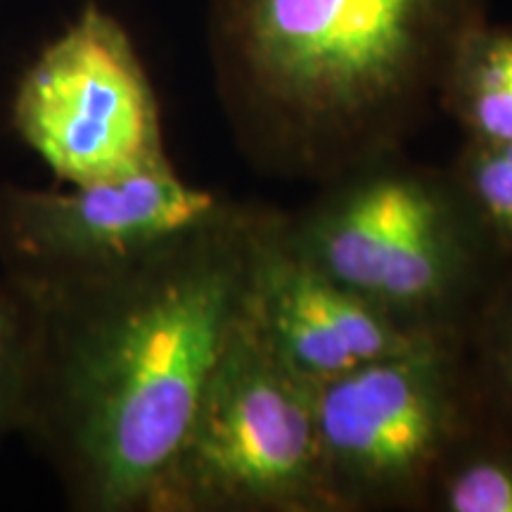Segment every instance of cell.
<instances>
[{
	"instance_id": "6da1fadb",
	"label": "cell",
	"mask_w": 512,
	"mask_h": 512,
	"mask_svg": "<svg viewBox=\"0 0 512 512\" xmlns=\"http://www.w3.org/2000/svg\"><path fill=\"white\" fill-rule=\"evenodd\" d=\"M266 207L223 200L121 264L34 299L19 432L81 512H143L252 294Z\"/></svg>"
},
{
	"instance_id": "7a4b0ae2",
	"label": "cell",
	"mask_w": 512,
	"mask_h": 512,
	"mask_svg": "<svg viewBox=\"0 0 512 512\" xmlns=\"http://www.w3.org/2000/svg\"><path fill=\"white\" fill-rule=\"evenodd\" d=\"M486 17L489 0H209L214 88L254 169L323 185L406 147Z\"/></svg>"
},
{
	"instance_id": "3957f363",
	"label": "cell",
	"mask_w": 512,
	"mask_h": 512,
	"mask_svg": "<svg viewBox=\"0 0 512 512\" xmlns=\"http://www.w3.org/2000/svg\"><path fill=\"white\" fill-rule=\"evenodd\" d=\"M294 247L418 337L465 342L505 261L451 171L392 152L320 185L285 214Z\"/></svg>"
},
{
	"instance_id": "277c9868",
	"label": "cell",
	"mask_w": 512,
	"mask_h": 512,
	"mask_svg": "<svg viewBox=\"0 0 512 512\" xmlns=\"http://www.w3.org/2000/svg\"><path fill=\"white\" fill-rule=\"evenodd\" d=\"M143 512H330L316 387L268 344L252 294Z\"/></svg>"
},
{
	"instance_id": "5b68a950",
	"label": "cell",
	"mask_w": 512,
	"mask_h": 512,
	"mask_svg": "<svg viewBox=\"0 0 512 512\" xmlns=\"http://www.w3.org/2000/svg\"><path fill=\"white\" fill-rule=\"evenodd\" d=\"M486 406L465 342L427 339L316 387L330 512L427 510L441 465Z\"/></svg>"
},
{
	"instance_id": "8992f818",
	"label": "cell",
	"mask_w": 512,
	"mask_h": 512,
	"mask_svg": "<svg viewBox=\"0 0 512 512\" xmlns=\"http://www.w3.org/2000/svg\"><path fill=\"white\" fill-rule=\"evenodd\" d=\"M10 114L22 143L67 185L169 159L143 57L100 3H88L24 69Z\"/></svg>"
},
{
	"instance_id": "52a82bcc",
	"label": "cell",
	"mask_w": 512,
	"mask_h": 512,
	"mask_svg": "<svg viewBox=\"0 0 512 512\" xmlns=\"http://www.w3.org/2000/svg\"><path fill=\"white\" fill-rule=\"evenodd\" d=\"M226 197L178 174L171 159L62 190H0V266L22 287H48L131 259L211 214Z\"/></svg>"
},
{
	"instance_id": "ba28073f",
	"label": "cell",
	"mask_w": 512,
	"mask_h": 512,
	"mask_svg": "<svg viewBox=\"0 0 512 512\" xmlns=\"http://www.w3.org/2000/svg\"><path fill=\"white\" fill-rule=\"evenodd\" d=\"M252 311L280 361L313 387L427 342L325 275L294 247L283 211L266 209Z\"/></svg>"
},
{
	"instance_id": "9c48e42d",
	"label": "cell",
	"mask_w": 512,
	"mask_h": 512,
	"mask_svg": "<svg viewBox=\"0 0 512 512\" xmlns=\"http://www.w3.org/2000/svg\"><path fill=\"white\" fill-rule=\"evenodd\" d=\"M437 105L463 143H512V27L486 17L460 41Z\"/></svg>"
},
{
	"instance_id": "30bf717a",
	"label": "cell",
	"mask_w": 512,
	"mask_h": 512,
	"mask_svg": "<svg viewBox=\"0 0 512 512\" xmlns=\"http://www.w3.org/2000/svg\"><path fill=\"white\" fill-rule=\"evenodd\" d=\"M425 512H512V422L484 418L453 448Z\"/></svg>"
},
{
	"instance_id": "8fae6325",
	"label": "cell",
	"mask_w": 512,
	"mask_h": 512,
	"mask_svg": "<svg viewBox=\"0 0 512 512\" xmlns=\"http://www.w3.org/2000/svg\"><path fill=\"white\" fill-rule=\"evenodd\" d=\"M465 351L486 411L512 422V264L472 318Z\"/></svg>"
},
{
	"instance_id": "7c38bea8",
	"label": "cell",
	"mask_w": 512,
	"mask_h": 512,
	"mask_svg": "<svg viewBox=\"0 0 512 512\" xmlns=\"http://www.w3.org/2000/svg\"><path fill=\"white\" fill-rule=\"evenodd\" d=\"M448 171L486 240L512 264V143H463Z\"/></svg>"
},
{
	"instance_id": "4fadbf2b",
	"label": "cell",
	"mask_w": 512,
	"mask_h": 512,
	"mask_svg": "<svg viewBox=\"0 0 512 512\" xmlns=\"http://www.w3.org/2000/svg\"><path fill=\"white\" fill-rule=\"evenodd\" d=\"M31 349L34 299L8 275H0V441L22 425Z\"/></svg>"
}]
</instances>
